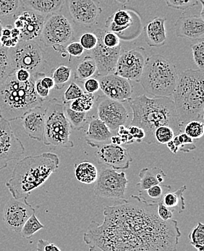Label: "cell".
<instances>
[{"instance_id": "obj_1", "label": "cell", "mask_w": 204, "mask_h": 251, "mask_svg": "<svg viewBox=\"0 0 204 251\" xmlns=\"http://www.w3.org/2000/svg\"><path fill=\"white\" fill-rule=\"evenodd\" d=\"M103 208L101 225L91 221L83 235L89 251H176L181 232L176 220L163 221L158 203L131 196Z\"/></svg>"}, {"instance_id": "obj_2", "label": "cell", "mask_w": 204, "mask_h": 251, "mask_svg": "<svg viewBox=\"0 0 204 251\" xmlns=\"http://www.w3.org/2000/svg\"><path fill=\"white\" fill-rule=\"evenodd\" d=\"M132 112L130 126H138L145 132L144 141L146 144H157L154 132L160 126H169L173 129L175 135L182 133V129L174 101L170 97L149 98L141 95L129 100Z\"/></svg>"}, {"instance_id": "obj_3", "label": "cell", "mask_w": 204, "mask_h": 251, "mask_svg": "<svg viewBox=\"0 0 204 251\" xmlns=\"http://www.w3.org/2000/svg\"><path fill=\"white\" fill-rule=\"evenodd\" d=\"M59 167L58 155L45 152L26 156L15 164L6 187L15 199H27L34 190L43 185Z\"/></svg>"}, {"instance_id": "obj_4", "label": "cell", "mask_w": 204, "mask_h": 251, "mask_svg": "<svg viewBox=\"0 0 204 251\" xmlns=\"http://www.w3.org/2000/svg\"><path fill=\"white\" fill-rule=\"evenodd\" d=\"M204 71L188 69L178 74L173 96L182 129L191 120L204 122Z\"/></svg>"}, {"instance_id": "obj_5", "label": "cell", "mask_w": 204, "mask_h": 251, "mask_svg": "<svg viewBox=\"0 0 204 251\" xmlns=\"http://www.w3.org/2000/svg\"><path fill=\"white\" fill-rule=\"evenodd\" d=\"M36 74L27 82L18 81L13 74L0 84V119L15 121L21 119L30 109L43 106L45 100L35 91Z\"/></svg>"}, {"instance_id": "obj_6", "label": "cell", "mask_w": 204, "mask_h": 251, "mask_svg": "<svg viewBox=\"0 0 204 251\" xmlns=\"http://www.w3.org/2000/svg\"><path fill=\"white\" fill-rule=\"evenodd\" d=\"M178 77L175 65L160 54H154L146 59L139 83L148 94L154 97H170Z\"/></svg>"}, {"instance_id": "obj_7", "label": "cell", "mask_w": 204, "mask_h": 251, "mask_svg": "<svg viewBox=\"0 0 204 251\" xmlns=\"http://www.w3.org/2000/svg\"><path fill=\"white\" fill-rule=\"evenodd\" d=\"M65 103L58 99L48 100L46 104L43 143L52 149H72L71 127L65 116Z\"/></svg>"}, {"instance_id": "obj_8", "label": "cell", "mask_w": 204, "mask_h": 251, "mask_svg": "<svg viewBox=\"0 0 204 251\" xmlns=\"http://www.w3.org/2000/svg\"><path fill=\"white\" fill-rule=\"evenodd\" d=\"M73 36L71 23L63 15L56 13L46 17L39 39L45 47H52L54 51L65 57V47L71 42Z\"/></svg>"}, {"instance_id": "obj_9", "label": "cell", "mask_w": 204, "mask_h": 251, "mask_svg": "<svg viewBox=\"0 0 204 251\" xmlns=\"http://www.w3.org/2000/svg\"><path fill=\"white\" fill-rule=\"evenodd\" d=\"M10 50L15 71L23 68L35 74L40 72L47 63L45 51L36 41L20 40Z\"/></svg>"}, {"instance_id": "obj_10", "label": "cell", "mask_w": 204, "mask_h": 251, "mask_svg": "<svg viewBox=\"0 0 204 251\" xmlns=\"http://www.w3.org/2000/svg\"><path fill=\"white\" fill-rule=\"evenodd\" d=\"M128 182L124 172L117 173L110 167H102L95 181L94 192L98 197L123 201Z\"/></svg>"}, {"instance_id": "obj_11", "label": "cell", "mask_w": 204, "mask_h": 251, "mask_svg": "<svg viewBox=\"0 0 204 251\" xmlns=\"http://www.w3.org/2000/svg\"><path fill=\"white\" fill-rule=\"evenodd\" d=\"M25 147L13 133L10 122L0 119V170L8 163L19 159L25 153Z\"/></svg>"}, {"instance_id": "obj_12", "label": "cell", "mask_w": 204, "mask_h": 251, "mask_svg": "<svg viewBox=\"0 0 204 251\" xmlns=\"http://www.w3.org/2000/svg\"><path fill=\"white\" fill-rule=\"evenodd\" d=\"M105 30L99 28L94 32L98 39L95 48L91 50V57L97 65V77H102L108 74H115L117 59L122 51L121 45L115 48L106 47L102 42V36Z\"/></svg>"}, {"instance_id": "obj_13", "label": "cell", "mask_w": 204, "mask_h": 251, "mask_svg": "<svg viewBox=\"0 0 204 251\" xmlns=\"http://www.w3.org/2000/svg\"><path fill=\"white\" fill-rule=\"evenodd\" d=\"M97 114L112 133H116L119 126H125L128 120V112L123 103L100 96L97 98Z\"/></svg>"}, {"instance_id": "obj_14", "label": "cell", "mask_w": 204, "mask_h": 251, "mask_svg": "<svg viewBox=\"0 0 204 251\" xmlns=\"http://www.w3.org/2000/svg\"><path fill=\"white\" fill-rule=\"evenodd\" d=\"M143 50L144 48L122 50L117 59L115 74L127 80L139 83L146 61Z\"/></svg>"}, {"instance_id": "obj_15", "label": "cell", "mask_w": 204, "mask_h": 251, "mask_svg": "<svg viewBox=\"0 0 204 251\" xmlns=\"http://www.w3.org/2000/svg\"><path fill=\"white\" fill-rule=\"evenodd\" d=\"M46 17L23 7L13 16L15 20L13 26L21 32V40L36 41L39 39Z\"/></svg>"}, {"instance_id": "obj_16", "label": "cell", "mask_w": 204, "mask_h": 251, "mask_svg": "<svg viewBox=\"0 0 204 251\" xmlns=\"http://www.w3.org/2000/svg\"><path fill=\"white\" fill-rule=\"evenodd\" d=\"M34 212V208L27 201V199L13 198L4 206L3 221L9 229L20 233L25 222Z\"/></svg>"}, {"instance_id": "obj_17", "label": "cell", "mask_w": 204, "mask_h": 251, "mask_svg": "<svg viewBox=\"0 0 204 251\" xmlns=\"http://www.w3.org/2000/svg\"><path fill=\"white\" fill-rule=\"evenodd\" d=\"M68 7L73 21L88 28L96 24L102 13L98 0H68Z\"/></svg>"}, {"instance_id": "obj_18", "label": "cell", "mask_w": 204, "mask_h": 251, "mask_svg": "<svg viewBox=\"0 0 204 251\" xmlns=\"http://www.w3.org/2000/svg\"><path fill=\"white\" fill-rule=\"evenodd\" d=\"M96 156L100 164L115 170H128L132 161L128 149L112 143L99 147Z\"/></svg>"}, {"instance_id": "obj_19", "label": "cell", "mask_w": 204, "mask_h": 251, "mask_svg": "<svg viewBox=\"0 0 204 251\" xmlns=\"http://www.w3.org/2000/svg\"><path fill=\"white\" fill-rule=\"evenodd\" d=\"M100 89L104 96L120 102H126L132 99V88L130 81L115 74L100 77Z\"/></svg>"}, {"instance_id": "obj_20", "label": "cell", "mask_w": 204, "mask_h": 251, "mask_svg": "<svg viewBox=\"0 0 204 251\" xmlns=\"http://www.w3.org/2000/svg\"><path fill=\"white\" fill-rule=\"evenodd\" d=\"M175 30L177 37L192 41L203 39L204 18L195 15L179 17L175 23Z\"/></svg>"}, {"instance_id": "obj_21", "label": "cell", "mask_w": 204, "mask_h": 251, "mask_svg": "<svg viewBox=\"0 0 204 251\" xmlns=\"http://www.w3.org/2000/svg\"><path fill=\"white\" fill-rule=\"evenodd\" d=\"M21 119L24 131L28 137L39 142H43L45 126V109L43 106L30 109Z\"/></svg>"}, {"instance_id": "obj_22", "label": "cell", "mask_w": 204, "mask_h": 251, "mask_svg": "<svg viewBox=\"0 0 204 251\" xmlns=\"http://www.w3.org/2000/svg\"><path fill=\"white\" fill-rule=\"evenodd\" d=\"M88 128L86 132V143L93 148H99L108 144L113 133L100 119L91 117L88 118Z\"/></svg>"}, {"instance_id": "obj_23", "label": "cell", "mask_w": 204, "mask_h": 251, "mask_svg": "<svg viewBox=\"0 0 204 251\" xmlns=\"http://www.w3.org/2000/svg\"><path fill=\"white\" fill-rule=\"evenodd\" d=\"M166 18L156 17L146 25V41L151 47H162L167 40L166 36Z\"/></svg>"}, {"instance_id": "obj_24", "label": "cell", "mask_w": 204, "mask_h": 251, "mask_svg": "<svg viewBox=\"0 0 204 251\" xmlns=\"http://www.w3.org/2000/svg\"><path fill=\"white\" fill-rule=\"evenodd\" d=\"M22 2L26 8L47 16L60 13L65 0H22Z\"/></svg>"}, {"instance_id": "obj_25", "label": "cell", "mask_w": 204, "mask_h": 251, "mask_svg": "<svg viewBox=\"0 0 204 251\" xmlns=\"http://www.w3.org/2000/svg\"><path fill=\"white\" fill-rule=\"evenodd\" d=\"M140 181L136 184L138 191H144L153 185L163 183L167 174L159 167L144 168L139 172Z\"/></svg>"}, {"instance_id": "obj_26", "label": "cell", "mask_w": 204, "mask_h": 251, "mask_svg": "<svg viewBox=\"0 0 204 251\" xmlns=\"http://www.w3.org/2000/svg\"><path fill=\"white\" fill-rule=\"evenodd\" d=\"M132 18L128 11L119 10L106 21V28L108 31L121 33L131 25Z\"/></svg>"}, {"instance_id": "obj_27", "label": "cell", "mask_w": 204, "mask_h": 251, "mask_svg": "<svg viewBox=\"0 0 204 251\" xmlns=\"http://www.w3.org/2000/svg\"><path fill=\"white\" fill-rule=\"evenodd\" d=\"M186 190V185H182L175 192L169 191L163 196L161 203L164 206L168 207L172 211L181 214L185 209L183 193Z\"/></svg>"}, {"instance_id": "obj_28", "label": "cell", "mask_w": 204, "mask_h": 251, "mask_svg": "<svg viewBox=\"0 0 204 251\" xmlns=\"http://www.w3.org/2000/svg\"><path fill=\"white\" fill-rule=\"evenodd\" d=\"M75 176L77 181L83 184H92L98 177V170L92 163L83 162L75 164Z\"/></svg>"}, {"instance_id": "obj_29", "label": "cell", "mask_w": 204, "mask_h": 251, "mask_svg": "<svg viewBox=\"0 0 204 251\" xmlns=\"http://www.w3.org/2000/svg\"><path fill=\"white\" fill-rule=\"evenodd\" d=\"M171 189L170 185H162V183L158 184L144 191H139L138 196L141 200L147 203H158L161 202L163 196L171 191Z\"/></svg>"}, {"instance_id": "obj_30", "label": "cell", "mask_w": 204, "mask_h": 251, "mask_svg": "<svg viewBox=\"0 0 204 251\" xmlns=\"http://www.w3.org/2000/svg\"><path fill=\"white\" fill-rule=\"evenodd\" d=\"M97 65L91 56H86L83 60L77 65L75 72L74 77L80 82L85 81L93 77L97 73Z\"/></svg>"}, {"instance_id": "obj_31", "label": "cell", "mask_w": 204, "mask_h": 251, "mask_svg": "<svg viewBox=\"0 0 204 251\" xmlns=\"http://www.w3.org/2000/svg\"><path fill=\"white\" fill-rule=\"evenodd\" d=\"M15 71L10 48H0V84L5 81Z\"/></svg>"}, {"instance_id": "obj_32", "label": "cell", "mask_w": 204, "mask_h": 251, "mask_svg": "<svg viewBox=\"0 0 204 251\" xmlns=\"http://www.w3.org/2000/svg\"><path fill=\"white\" fill-rule=\"evenodd\" d=\"M65 103V116L69 122L71 128L75 130H80L85 127L86 123H88L87 112H77L73 110L70 108V103Z\"/></svg>"}, {"instance_id": "obj_33", "label": "cell", "mask_w": 204, "mask_h": 251, "mask_svg": "<svg viewBox=\"0 0 204 251\" xmlns=\"http://www.w3.org/2000/svg\"><path fill=\"white\" fill-rule=\"evenodd\" d=\"M95 103L94 94L84 93L81 97L70 102L69 106L73 110L88 113L94 107Z\"/></svg>"}, {"instance_id": "obj_34", "label": "cell", "mask_w": 204, "mask_h": 251, "mask_svg": "<svg viewBox=\"0 0 204 251\" xmlns=\"http://www.w3.org/2000/svg\"><path fill=\"white\" fill-rule=\"evenodd\" d=\"M21 40V32L10 25L3 27L1 31V43L3 47L13 48Z\"/></svg>"}, {"instance_id": "obj_35", "label": "cell", "mask_w": 204, "mask_h": 251, "mask_svg": "<svg viewBox=\"0 0 204 251\" xmlns=\"http://www.w3.org/2000/svg\"><path fill=\"white\" fill-rule=\"evenodd\" d=\"M72 69L66 65H61L53 71L52 77L56 90H62L71 80Z\"/></svg>"}, {"instance_id": "obj_36", "label": "cell", "mask_w": 204, "mask_h": 251, "mask_svg": "<svg viewBox=\"0 0 204 251\" xmlns=\"http://www.w3.org/2000/svg\"><path fill=\"white\" fill-rule=\"evenodd\" d=\"M44 225L41 223L36 216V212L33 213L29 218L25 222L21 232V236L24 239L31 238L36 232L44 229Z\"/></svg>"}, {"instance_id": "obj_37", "label": "cell", "mask_w": 204, "mask_h": 251, "mask_svg": "<svg viewBox=\"0 0 204 251\" xmlns=\"http://www.w3.org/2000/svg\"><path fill=\"white\" fill-rule=\"evenodd\" d=\"M23 7L22 0H0V18L14 16Z\"/></svg>"}, {"instance_id": "obj_38", "label": "cell", "mask_w": 204, "mask_h": 251, "mask_svg": "<svg viewBox=\"0 0 204 251\" xmlns=\"http://www.w3.org/2000/svg\"><path fill=\"white\" fill-rule=\"evenodd\" d=\"M190 244L198 251L204 250V225L199 222L188 235Z\"/></svg>"}, {"instance_id": "obj_39", "label": "cell", "mask_w": 204, "mask_h": 251, "mask_svg": "<svg viewBox=\"0 0 204 251\" xmlns=\"http://www.w3.org/2000/svg\"><path fill=\"white\" fill-rule=\"evenodd\" d=\"M172 141L179 151L185 153H188L196 148L193 138H190L189 135L185 133H180L179 135H175Z\"/></svg>"}, {"instance_id": "obj_40", "label": "cell", "mask_w": 204, "mask_h": 251, "mask_svg": "<svg viewBox=\"0 0 204 251\" xmlns=\"http://www.w3.org/2000/svg\"><path fill=\"white\" fill-rule=\"evenodd\" d=\"M183 130L185 133L189 135L193 140L199 139L204 135V122L199 121V120H191L186 123Z\"/></svg>"}, {"instance_id": "obj_41", "label": "cell", "mask_w": 204, "mask_h": 251, "mask_svg": "<svg viewBox=\"0 0 204 251\" xmlns=\"http://www.w3.org/2000/svg\"><path fill=\"white\" fill-rule=\"evenodd\" d=\"M175 135V132L169 126H160L154 132L155 139L157 144H167L173 139Z\"/></svg>"}, {"instance_id": "obj_42", "label": "cell", "mask_w": 204, "mask_h": 251, "mask_svg": "<svg viewBox=\"0 0 204 251\" xmlns=\"http://www.w3.org/2000/svg\"><path fill=\"white\" fill-rule=\"evenodd\" d=\"M84 91L75 82H71L64 93L62 101L64 103H70L73 100L79 98L84 94Z\"/></svg>"}, {"instance_id": "obj_43", "label": "cell", "mask_w": 204, "mask_h": 251, "mask_svg": "<svg viewBox=\"0 0 204 251\" xmlns=\"http://www.w3.org/2000/svg\"><path fill=\"white\" fill-rule=\"evenodd\" d=\"M193 51V60L199 69L204 70V42L203 39L200 42L191 45Z\"/></svg>"}, {"instance_id": "obj_44", "label": "cell", "mask_w": 204, "mask_h": 251, "mask_svg": "<svg viewBox=\"0 0 204 251\" xmlns=\"http://www.w3.org/2000/svg\"><path fill=\"white\" fill-rule=\"evenodd\" d=\"M166 4L175 10H187L197 6L199 0H164Z\"/></svg>"}, {"instance_id": "obj_45", "label": "cell", "mask_w": 204, "mask_h": 251, "mask_svg": "<svg viewBox=\"0 0 204 251\" xmlns=\"http://www.w3.org/2000/svg\"><path fill=\"white\" fill-rule=\"evenodd\" d=\"M80 44L84 50L91 51L95 48L98 42V39L94 33H85L80 38Z\"/></svg>"}, {"instance_id": "obj_46", "label": "cell", "mask_w": 204, "mask_h": 251, "mask_svg": "<svg viewBox=\"0 0 204 251\" xmlns=\"http://www.w3.org/2000/svg\"><path fill=\"white\" fill-rule=\"evenodd\" d=\"M102 42L106 47L115 48L120 45V39L117 33L106 30L102 36Z\"/></svg>"}, {"instance_id": "obj_47", "label": "cell", "mask_w": 204, "mask_h": 251, "mask_svg": "<svg viewBox=\"0 0 204 251\" xmlns=\"http://www.w3.org/2000/svg\"><path fill=\"white\" fill-rule=\"evenodd\" d=\"M44 75V73L37 72L36 74V79H35L34 87L37 95L42 100L47 101V97L50 95V90L45 89L42 83H41V77Z\"/></svg>"}, {"instance_id": "obj_48", "label": "cell", "mask_w": 204, "mask_h": 251, "mask_svg": "<svg viewBox=\"0 0 204 251\" xmlns=\"http://www.w3.org/2000/svg\"><path fill=\"white\" fill-rule=\"evenodd\" d=\"M65 52L68 54L70 57H80L84 52V49L83 48L80 42H70L65 47Z\"/></svg>"}, {"instance_id": "obj_49", "label": "cell", "mask_w": 204, "mask_h": 251, "mask_svg": "<svg viewBox=\"0 0 204 251\" xmlns=\"http://www.w3.org/2000/svg\"><path fill=\"white\" fill-rule=\"evenodd\" d=\"M116 134L121 138L123 144H131L135 142L131 134L129 133L128 129L125 126H119L117 129Z\"/></svg>"}, {"instance_id": "obj_50", "label": "cell", "mask_w": 204, "mask_h": 251, "mask_svg": "<svg viewBox=\"0 0 204 251\" xmlns=\"http://www.w3.org/2000/svg\"><path fill=\"white\" fill-rule=\"evenodd\" d=\"M84 89L88 94H94L100 91V85L98 79L90 77L84 81Z\"/></svg>"}, {"instance_id": "obj_51", "label": "cell", "mask_w": 204, "mask_h": 251, "mask_svg": "<svg viewBox=\"0 0 204 251\" xmlns=\"http://www.w3.org/2000/svg\"><path fill=\"white\" fill-rule=\"evenodd\" d=\"M157 214L159 218L163 221H168V220H171L173 217V211L168 207L163 205L161 202L158 203Z\"/></svg>"}, {"instance_id": "obj_52", "label": "cell", "mask_w": 204, "mask_h": 251, "mask_svg": "<svg viewBox=\"0 0 204 251\" xmlns=\"http://www.w3.org/2000/svg\"><path fill=\"white\" fill-rule=\"evenodd\" d=\"M128 129L129 133L131 134L135 142L141 143L144 141V138H145V132L142 128L138 126H130Z\"/></svg>"}, {"instance_id": "obj_53", "label": "cell", "mask_w": 204, "mask_h": 251, "mask_svg": "<svg viewBox=\"0 0 204 251\" xmlns=\"http://www.w3.org/2000/svg\"><path fill=\"white\" fill-rule=\"evenodd\" d=\"M36 250L38 251H61V249L57 245L53 244L43 239H40L38 241Z\"/></svg>"}, {"instance_id": "obj_54", "label": "cell", "mask_w": 204, "mask_h": 251, "mask_svg": "<svg viewBox=\"0 0 204 251\" xmlns=\"http://www.w3.org/2000/svg\"><path fill=\"white\" fill-rule=\"evenodd\" d=\"M14 74L18 81L24 83V82H27L30 80L32 74H30L29 71H27V70L21 68V69L16 70Z\"/></svg>"}, {"instance_id": "obj_55", "label": "cell", "mask_w": 204, "mask_h": 251, "mask_svg": "<svg viewBox=\"0 0 204 251\" xmlns=\"http://www.w3.org/2000/svg\"><path fill=\"white\" fill-rule=\"evenodd\" d=\"M41 83L45 89L51 90L54 88V82L52 77L47 76L45 74L41 77Z\"/></svg>"}, {"instance_id": "obj_56", "label": "cell", "mask_w": 204, "mask_h": 251, "mask_svg": "<svg viewBox=\"0 0 204 251\" xmlns=\"http://www.w3.org/2000/svg\"><path fill=\"white\" fill-rule=\"evenodd\" d=\"M167 147H168V149H170V151H171L173 153H177L178 151H179V149H178V147L175 145L174 143L173 142V141L167 143Z\"/></svg>"}, {"instance_id": "obj_57", "label": "cell", "mask_w": 204, "mask_h": 251, "mask_svg": "<svg viewBox=\"0 0 204 251\" xmlns=\"http://www.w3.org/2000/svg\"><path fill=\"white\" fill-rule=\"evenodd\" d=\"M110 141L112 144H117V145H122V144H123L121 138H120L117 135H112V138H111Z\"/></svg>"}, {"instance_id": "obj_58", "label": "cell", "mask_w": 204, "mask_h": 251, "mask_svg": "<svg viewBox=\"0 0 204 251\" xmlns=\"http://www.w3.org/2000/svg\"><path fill=\"white\" fill-rule=\"evenodd\" d=\"M115 1L119 4H122V5H126L129 2V0H115Z\"/></svg>"}, {"instance_id": "obj_59", "label": "cell", "mask_w": 204, "mask_h": 251, "mask_svg": "<svg viewBox=\"0 0 204 251\" xmlns=\"http://www.w3.org/2000/svg\"><path fill=\"white\" fill-rule=\"evenodd\" d=\"M2 28H3V25H2V24H1V21H0V48H1V47H2V46H1V31H2Z\"/></svg>"}]
</instances>
